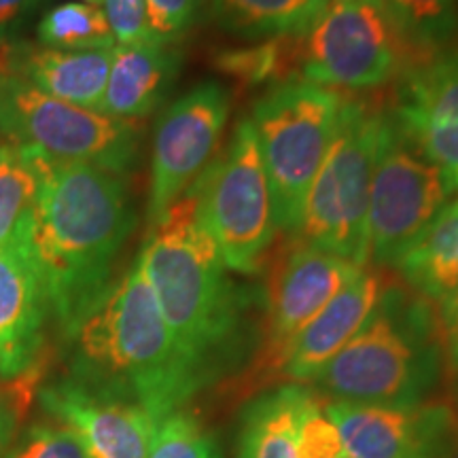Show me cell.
<instances>
[{
	"instance_id": "1",
	"label": "cell",
	"mask_w": 458,
	"mask_h": 458,
	"mask_svg": "<svg viewBox=\"0 0 458 458\" xmlns=\"http://www.w3.org/2000/svg\"><path fill=\"white\" fill-rule=\"evenodd\" d=\"M134 225L123 176L43 156L37 202L15 238L41 278L62 335L111 284Z\"/></svg>"
},
{
	"instance_id": "2",
	"label": "cell",
	"mask_w": 458,
	"mask_h": 458,
	"mask_svg": "<svg viewBox=\"0 0 458 458\" xmlns=\"http://www.w3.org/2000/svg\"><path fill=\"white\" fill-rule=\"evenodd\" d=\"M139 257L181 354L199 386L213 385L249 348L250 300L199 219L196 187L148 227Z\"/></svg>"
},
{
	"instance_id": "3",
	"label": "cell",
	"mask_w": 458,
	"mask_h": 458,
	"mask_svg": "<svg viewBox=\"0 0 458 458\" xmlns=\"http://www.w3.org/2000/svg\"><path fill=\"white\" fill-rule=\"evenodd\" d=\"M64 337L68 380L139 405L157 422L202 391L172 337L139 255Z\"/></svg>"
},
{
	"instance_id": "4",
	"label": "cell",
	"mask_w": 458,
	"mask_h": 458,
	"mask_svg": "<svg viewBox=\"0 0 458 458\" xmlns=\"http://www.w3.org/2000/svg\"><path fill=\"white\" fill-rule=\"evenodd\" d=\"M442 368L433 303L408 286L385 284L363 327L312 385L329 401L405 405L431 397Z\"/></svg>"
},
{
	"instance_id": "5",
	"label": "cell",
	"mask_w": 458,
	"mask_h": 458,
	"mask_svg": "<svg viewBox=\"0 0 458 458\" xmlns=\"http://www.w3.org/2000/svg\"><path fill=\"white\" fill-rule=\"evenodd\" d=\"M337 89L284 79L253 105V125L276 202L280 229L297 233L308 189L327 156L344 105Z\"/></svg>"
},
{
	"instance_id": "6",
	"label": "cell",
	"mask_w": 458,
	"mask_h": 458,
	"mask_svg": "<svg viewBox=\"0 0 458 458\" xmlns=\"http://www.w3.org/2000/svg\"><path fill=\"white\" fill-rule=\"evenodd\" d=\"M385 111L346 98L323 164L308 189L295 238L368 266V210Z\"/></svg>"
},
{
	"instance_id": "7",
	"label": "cell",
	"mask_w": 458,
	"mask_h": 458,
	"mask_svg": "<svg viewBox=\"0 0 458 458\" xmlns=\"http://www.w3.org/2000/svg\"><path fill=\"white\" fill-rule=\"evenodd\" d=\"M193 187L199 219L227 270L246 276L259 272L280 225L270 176L249 117L238 122L227 147Z\"/></svg>"
},
{
	"instance_id": "8",
	"label": "cell",
	"mask_w": 458,
	"mask_h": 458,
	"mask_svg": "<svg viewBox=\"0 0 458 458\" xmlns=\"http://www.w3.org/2000/svg\"><path fill=\"white\" fill-rule=\"evenodd\" d=\"M0 134L55 162L94 165L119 176L139 162L142 140L139 123L49 98L11 74L0 88Z\"/></svg>"
},
{
	"instance_id": "9",
	"label": "cell",
	"mask_w": 458,
	"mask_h": 458,
	"mask_svg": "<svg viewBox=\"0 0 458 458\" xmlns=\"http://www.w3.org/2000/svg\"><path fill=\"white\" fill-rule=\"evenodd\" d=\"M454 191L448 172L410 140L393 111H385L369 191V263L397 266Z\"/></svg>"
},
{
	"instance_id": "10",
	"label": "cell",
	"mask_w": 458,
	"mask_h": 458,
	"mask_svg": "<svg viewBox=\"0 0 458 458\" xmlns=\"http://www.w3.org/2000/svg\"><path fill=\"white\" fill-rule=\"evenodd\" d=\"M303 38V79L337 91L380 88L420 64L382 0H329Z\"/></svg>"
},
{
	"instance_id": "11",
	"label": "cell",
	"mask_w": 458,
	"mask_h": 458,
	"mask_svg": "<svg viewBox=\"0 0 458 458\" xmlns=\"http://www.w3.org/2000/svg\"><path fill=\"white\" fill-rule=\"evenodd\" d=\"M229 117V94L221 83L204 81L159 114L153 134L148 179V227L179 202L215 159Z\"/></svg>"
},
{
	"instance_id": "12",
	"label": "cell",
	"mask_w": 458,
	"mask_h": 458,
	"mask_svg": "<svg viewBox=\"0 0 458 458\" xmlns=\"http://www.w3.org/2000/svg\"><path fill=\"white\" fill-rule=\"evenodd\" d=\"M365 267L300 238L293 240L267 283L257 380H276L280 360L293 337Z\"/></svg>"
},
{
	"instance_id": "13",
	"label": "cell",
	"mask_w": 458,
	"mask_h": 458,
	"mask_svg": "<svg viewBox=\"0 0 458 458\" xmlns=\"http://www.w3.org/2000/svg\"><path fill=\"white\" fill-rule=\"evenodd\" d=\"M323 410L348 458H448L458 442V401L425 399L405 405L323 401Z\"/></svg>"
},
{
	"instance_id": "14",
	"label": "cell",
	"mask_w": 458,
	"mask_h": 458,
	"mask_svg": "<svg viewBox=\"0 0 458 458\" xmlns=\"http://www.w3.org/2000/svg\"><path fill=\"white\" fill-rule=\"evenodd\" d=\"M43 410L71 431L88 458H147L159 422L139 405L94 393L77 382H51Z\"/></svg>"
},
{
	"instance_id": "15",
	"label": "cell",
	"mask_w": 458,
	"mask_h": 458,
	"mask_svg": "<svg viewBox=\"0 0 458 458\" xmlns=\"http://www.w3.org/2000/svg\"><path fill=\"white\" fill-rule=\"evenodd\" d=\"M410 140L450 179L458 172V51L408 68L393 108Z\"/></svg>"
},
{
	"instance_id": "16",
	"label": "cell",
	"mask_w": 458,
	"mask_h": 458,
	"mask_svg": "<svg viewBox=\"0 0 458 458\" xmlns=\"http://www.w3.org/2000/svg\"><path fill=\"white\" fill-rule=\"evenodd\" d=\"M45 289L17 238L0 244V380L30 374L49 317Z\"/></svg>"
},
{
	"instance_id": "17",
	"label": "cell",
	"mask_w": 458,
	"mask_h": 458,
	"mask_svg": "<svg viewBox=\"0 0 458 458\" xmlns=\"http://www.w3.org/2000/svg\"><path fill=\"white\" fill-rule=\"evenodd\" d=\"M385 284L380 272L365 267L357 278L344 286L293 337L280 360L276 380L295 382V385L314 382L325 365L363 327L365 320L374 312Z\"/></svg>"
},
{
	"instance_id": "18",
	"label": "cell",
	"mask_w": 458,
	"mask_h": 458,
	"mask_svg": "<svg viewBox=\"0 0 458 458\" xmlns=\"http://www.w3.org/2000/svg\"><path fill=\"white\" fill-rule=\"evenodd\" d=\"M111 57L113 49L64 51L26 41L0 49V62L11 77L49 98L94 111H100L105 98Z\"/></svg>"
},
{
	"instance_id": "19",
	"label": "cell",
	"mask_w": 458,
	"mask_h": 458,
	"mask_svg": "<svg viewBox=\"0 0 458 458\" xmlns=\"http://www.w3.org/2000/svg\"><path fill=\"white\" fill-rule=\"evenodd\" d=\"M179 71L181 51L174 45H114L100 111L134 123L148 117L165 100Z\"/></svg>"
},
{
	"instance_id": "20",
	"label": "cell",
	"mask_w": 458,
	"mask_h": 458,
	"mask_svg": "<svg viewBox=\"0 0 458 458\" xmlns=\"http://www.w3.org/2000/svg\"><path fill=\"white\" fill-rule=\"evenodd\" d=\"M314 401L317 393L295 382L267 388L250 399L238 418V458H301V425Z\"/></svg>"
},
{
	"instance_id": "21",
	"label": "cell",
	"mask_w": 458,
	"mask_h": 458,
	"mask_svg": "<svg viewBox=\"0 0 458 458\" xmlns=\"http://www.w3.org/2000/svg\"><path fill=\"white\" fill-rule=\"evenodd\" d=\"M408 289L439 303L458 291V198L450 199L394 266Z\"/></svg>"
},
{
	"instance_id": "22",
	"label": "cell",
	"mask_w": 458,
	"mask_h": 458,
	"mask_svg": "<svg viewBox=\"0 0 458 458\" xmlns=\"http://www.w3.org/2000/svg\"><path fill=\"white\" fill-rule=\"evenodd\" d=\"M329 0H213L223 30L242 38L303 37Z\"/></svg>"
},
{
	"instance_id": "23",
	"label": "cell",
	"mask_w": 458,
	"mask_h": 458,
	"mask_svg": "<svg viewBox=\"0 0 458 458\" xmlns=\"http://www.w3.org/2000/svg\"><path fill=\"white\" fill-rule=\"evenodd\" d=\"M43 153L4 139L0 142V244L15 238L41 185Z\"/></svg>"
},
{
	"instance_id": "24",
	"label": "cell",
	"mask_w": 458,
	"mask_h": 458,
	"mask_svg": "<svg viewBox=\"0 0 458 458\" xmlns=\"http://www.w3.org/2000/svg\"><path fill=\"white\" fill-rule=\"evenodd\" d=\"M418 62L442 54L458 26V0H382Z\"/></svg>"
},
{
	"instance_id": "25",
	"label": "cell",
	"mask_w": 458,
	"mask_h": 458,
	"mask_svg": "<svg viewBox=\"0 0 458 458\" xmlns=\"http://www.w3.org/2000/svg\"><path fill=\"white\" fill-rule=\"evenodd\" d=\"M37 38L45 47L64 51H100L117 45L105 9L77 0L49 9L38 21Z\"/></svg>"
},
{
	"instance_id": "26",
	"label": "cell",
	"mask_w": 458,
	"mask_h": 458,
	"mask_svg": "<svg viewBox=\"0 0 458 458\" xmlns=\"http://www.w3.org/2000/svg\"><path fill=\"white\" fill-rule=\"evenodd\" d=\"M147 458H221V452L202 420L181 408L159 420Z\"/></svg>"
},
{
	"instance_id": "27",
	"label": "cell",
	"mask_w": 458,
	"mask_h": 458,
	"mask_svg": "<svg viewBox=\"0 0 458 458\" xmlns=\"http://www.w3.org/2000/svg\"><path fill=\"white\" fill-rule=\"evenodd\" d=\"M206 0H145L151 41L174 45L191 30Z\"/></svg>"
},
{
	"instance_id": "28",
	"label": "cell",
	"mask_w": 458,
	"mask_h": 458,
	"mask_svg": "<svg viewBox=\"0 0 458 458\" xmlns=\"http://www.w3.org/2000/svg\"><path fill=\"white\" fill-rule=\"evenodd\" d=\"M4 458H88L77 437L64 427L32 425L17 437Z\"/></svg>"
},
{
	"instance_id": "29",
	"label": "cell",
	"mask_w": 458,
	"mask_h": 458,
	"mask_svg": "<svg viewBox=\"0 0 458 458\" xmlns=\"http://www.w3.org/2000/svg\"><path fill=\"white\" fill-rule=\"evenodd\" d=\"M223 71L236 74L249 83H261L266 79L276 77L283 66V51L278 43H263L255 47L233 49L221 55Z\"/></svg>"
},
{
	"instance_id": "30",
	"label": "cell",
	"mask_w": 458,
	"mask_h": 458,
	"mask_svg": "<svg viewBox=\"0 0 458 458\" xmlns=\"http://www.w3.org/2000/svg\"><path fill=\"white\" fill-rule=\"evenodd\" d=\"M34 382V371L15 380H0V458L7 456L15 442L17 425L30 403Z\"/></svg>"
},
{
	"instance_id": "31",
	"label": "cell",
	"mask_w": 458,
	"mask_h": 458,
	"mask_svg": "<svg viewBox=\"0 0 458 458\" xmlns=\"http://www.w3.org/2000/svg\"><path fill=\"white\" fill-rule=\"evenodd\" d=\"M102 9L117 45L151 41L145 0H102Z\"/></svg>"
},
{
	"instance_id": "32",
	"label": "cell",
	"mask_w": 458,
	"mask_h": 458,
	"mask_svg": "<svg viewBox=\"0 0 458 458\" xmlns=\"http://www.w3.org/2000/svg\"><path fill=\"white\" fill-rule=\"evenodd\" d=\"M437 314L439 342H442L444 359L448 360L450 369L458 377V291L454 295L445 297L444 301L435 303Z\"/></svg>"
},
{
	"instance_id": "33",
	"label": "cell",
	"mask_w": 458,
	"mask_h": 458,
	"mask_svg": "<svg viewBox=\"0 0 458 458\" xmlns=\"http://www.w3.org/2000/svg\"><path fill=\"white\" fill-rule=\"evenodd\" d=\"M43 0H0V49L17 41Z\"/></svg>"
},
{
	"instance_id": "34",
	"label": "cell",
	"mask_w": 458,
	"mask_h": 458,
	"mask_svg": "<svg viewBox=\"0 0 458 458\" xmlns=\"http://www.w3.org/2000/svg\"><path fill=\"white\" fill-rule=\"evenodd\" d=\"M4 77H7V71H4L3 62H0V88H3V83H4Z\"/></svg>"
},
{
	"instance_id": "35",
	"label": "cell",
	"mask_w": 458,
	"mask_h": 458,
	"mask_svg": "<svg viewBox=\"0 0 458 458\" xmlns=\"http://www.w3.org/2000/svg\"><path fill=\"white\" fill-rule=\"evenodd\" d=\"M77 3H88V4H98V7H102V0H77Z\"/></svg>"
},
{
	"instance_id": "36",
	"label": "cell",
	"mask_w": 458,
	"mask_h": 458,
	"mask_svg": "<svg viewBox=\"0 0 458 458\" xmlns=\"http://www.w3.org/2000/svg\"><path fill=\"white\" fill-rule=\"evenodd\" d=\"M448 458H458V442H456L454 448H452V452H450V456H448Z\"/></svg>"
},
{
	"instance_id": "37",
	"label": "cell",
	"mask_w": 458,
	"mask_h": 458,
	"mask_svg": "<svg viewBox=\"0 0 458 458\" xmlns=\"http://www.w3.org/2000/svg\"><path fill=\"white\" fill-rule=\"evenodd\" d=\"M452 182H454V187H456V191H458V172L454 176H452Z\"/></svg>"
},
{
	"instance_id": "38",
	"label": "cell",
	"mask_w": 458,
	"mask_h": 458,
	"mask_svg": "<svg viewBox=\"0 0 458 458\" xmlns=\"http://www.w3.org/2000/svg\"><path fill=\"white\" fill-rule=\"evenodd\" d=\"M346 458H348V456H346Z\"/></svg>"
}]
</instances>
